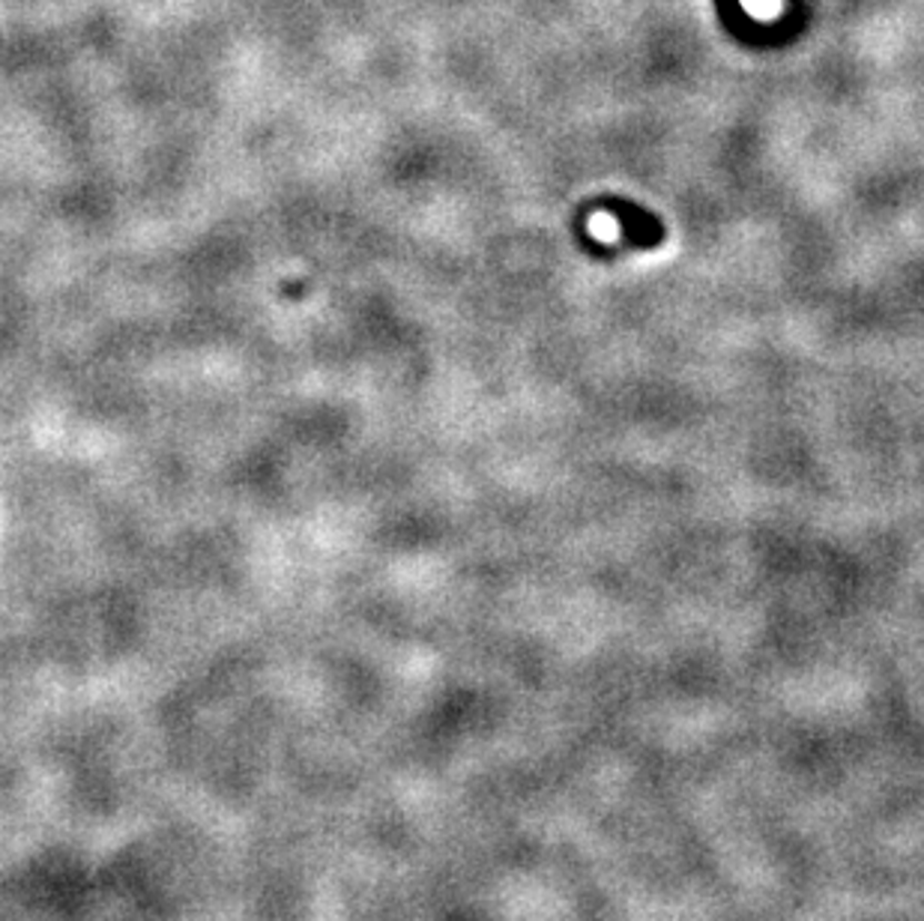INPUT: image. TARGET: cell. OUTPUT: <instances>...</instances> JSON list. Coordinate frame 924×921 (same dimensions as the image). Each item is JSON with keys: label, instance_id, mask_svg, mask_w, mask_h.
I'll list each match as a JSON object with an SVG mask.
<instances>
[{"label": "cell", "instance_id": "obj_1", "mask_svg": "<svg viewBox=\"0 0 924 921\" xmlns=\"http://www.w3.org/2000/svg\"><path fill=\"white\" fill-rule=\"evenodd\" d=\"M590 231H593L599 240H604V243H616V240H620V224L607 213H595L593 219H590Z\"/></svg>", "mask_w": 924, "mask_h": 921}]
</instances>
